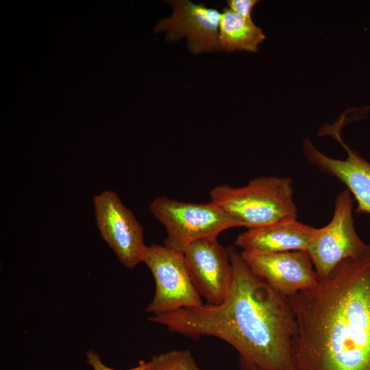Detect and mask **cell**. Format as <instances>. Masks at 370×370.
Listing matches in <instances>:
<instances>
[{
  "instance_id": "1",
  "label": "cell",
  "mask_w": 370,
  "mask_h": 370,
  "mask_svg": "<svg viewBox=\"0 0 370 370\" xmlns=\"http://www.w3.org/2000/svg\"><path fill=\"white\" fill-rule=\"evenodd\" d=\"M228 249L233 280L222 302L152 314L149 320L186 336L225 341L245 370H295L298 325L288 299L254 273L234 246Z\"/></svg>"
},
{
  "instance_id": "2",
  "label": "cell",
  "mask_w": 370,
  "mask_h": 370,
  "mask_svg": "<svg viewBox=\"0 0 370 370\" xmlns=\"http://www.w3.org/2000/svg\"><path fill=\"white\" fill-rule=\"evenodd\" d=\"M287 299L298 325L295 370H370V255L344 260Z\"/></svg>"
},
{
  "instance_id": "3",
  "label": "cell",
  "mask_w": 370,
  "mask_h": 370,
  "mask_svg": "<svg viewBox=\"0 0 370 370\" xmlns=\"http://www.w3.org/2000/svg\"><path fill=\"white\" fill-rule=\"evenodd\" d=\"M292 184L290 177H259L242 187L217 185L210 190V197L239 227L250 229L297 219Z\"/></svg>"
},
{
  "instance_id": "4",
  "label": "cell",
  "mask_w": 370,
  "mask_h": 370,
  "mask_svg": "<svg viewBox=\"0 0 370 370\" xmlns=\"http://www.w3.org/2000/svg\"><path fill=\"white\" fill-rule=\"evenodd\" d=\"M149 211L164 227V245L183 252L190 243L239 227L237 222L214 202L195 204L161 195L152 200Z\"/></svg>"
},
{
  "instance_id": "5",
  "label": "cell",
  "mask_w": 370,
  "mask_h": 370,
  "mask_svg": "<svg viewBox=\"0 0 370 370\" xmlns=\"http://www.w3.org/2000/svg\"><path fill=\"white\" fill-rule=\"evenodd\" d=\"M354 197L345 188L338 194L330 223L315 228L307 248L319 280L327 278L346 259L370 255V245L357 234L353 219Z\"/></svg>"
},
{
  "instance_id": "6",
  "label": "cell",
  "mask_w": 370,
  "mask_h": 370,
  "mask_svg": "<svg viewBox=\"0 0 370 370\" xmlns=\"http://www.w3.org/2000/svg\"><path fill=\"white\" fill-rule=\"evenodd\" d=\"M151 272L155 293L145 310L153 314L203 304L190 275L183 252L165 245L147 246L143 262Z\"/></svg>"
},
{
  "instance_id": "7",
  "label": "cell",
  "mask_w": 370,
  "mask_h": 370,
  "mask_svg": "<svg viewBox=\"0 0 370 370\" xmlns=\"http://www.w3.org/2000/svg\"><path fill=\"white\" fill-rule=\"evenodd\" d=\"M93 206L96 225L103 240L123 265L136 267L143 262L147 245L143 229L133 212L110 190L95 195Z\"/></svg>"
},
{
  "instance_id": "8",
  "label": "cell",
  "mask_w": 370,
  "mask_h": 370,
  "mask_svg": "<svg viewBox=\"0 0 370 370\" xmlns=\"http://www.w3.org/2000/svg\"><path fill=\"white\" fill-rule=\"evenodd\" d=\"M344 112L334 125H325L320 130L322 135L329 134L336 139L347 151L345 160L328 157L318 150L308 138L303 141V151L307 160L321 172L336 177L357 201L356 213L370 214V162L352 150L343 140L341 129L347 118Z\"/></svg>"
},
{
  "instance_id": "9",
  "label": "cell",
  "mask_w": 370,
  "mask_h": 370,
  "mask_svg": "<svg viewBox=\"0 0 370 370\" xmlns=\"http://www.w3.org/2000/svg\"><path fill=\"white\" fill-rule=\"evenodd\" d=\"M218 236L197 240L184 250V259L193 284L199 295L210 304L222 302L233 280L229 249Z\"/></svg>"
},
{
  "instance_id": "10",
  "label": "cell",
  "mask_w": 370,
  "mask_h": 370,
  "mask_svg": "<svg viewBox=\"0 0 370 370\" xmlns=\"http://www.w3.org/2000/svg\"><path fill=\"white\" fill-rule=\"evenodd\" d=\"M241 254L254 273L286 298L313 287L319 282L312 260L306 251L243 250Z\"/></svg>"
},
{
  "instance_id": "11",
  "label": "cell",
  "mask_w": 370,
  "mask_h": 370,
  "mask_svg": "<svg viewBox=\"0 0 370 370\" xmlns=\"http://www.w3.org/2000/svg\"><path fill=\"white\" fill-rule=\"evenodd\" d=\"M167 2L173 5V12L159 21L156 32L166 31L169 42L186 36L188 49L194 54L221 51L218 36L221 13L188 0Z\"/></svg>"
},
{
  "instance_id": "12",
  "label": "cell",
  "mask_w": 370,
  "mask_h": 370,
  "mask_svg": "<svg viewBox=\"0 0 370 370\" xmlns=\"http://www.w3.org/2000/svg\"><path fill=\"white\" fill-rule=\"evenodd\" d=\"M314 230L297 219H288L247 229L237 236L234 245L262 252L306 251Z\"/></svg>"
},
{
  "instance_id": "13",
  "label": "cell",
  "mask_w": 370,
  "mask_h": 370,
  "mask_svg": "<svg viewBox=\"0 0 370 370\" xmlns=\"http://www.w3.org/2000/svg\"><path fill=\"white\" fill-rule=\"evenodd\" d=\"M219 42L221 51L256 52L265 39L262 29L252 19H247L228 8H224L219 23Z\"/></svg>"
},
{
  "instance_id": "14",
  "label": "cell",
  "mask_w": 370,
  "mask_h": 370,
  "mask_svg": "<svg viewBox=\"0 0 370 370\" xmlns=\"http://www.w3.org/2000/svg\"><path fill=\"white\" fill-rule=\"evenodd\" d=\"M151 361V370H200L189 350H171L153 356Z\"/></svg>"
},
{
  "instance_id": "15",
  "label": "cell",
  "mask_w": 370,
  "mask_h": 370,
  "mask_svg": "<svg viewBox=\"0 0 370 370\" xmlns=\"http://www.w3.org/2000/svg\"><path fill=\"white\" fill-rule=\"evenodd\" d=\"M86 356L87 362L92 367L93 370H118L104 365L98 354L93 350H89L86 353ZM151 360L148 362L140 360L138 366L126 370H151Z\"/></svg>"
},
{
  "instance_id": "16",
  "label": "cell",
  "mask_w": 370,
  "mask_h": 370,
  "mask_svg": "<svg viewBox=\"0 0 370 370\" xmlns=\"http://www.w3.org/2000/svg\"><path fill=\"white\" fill-rule=\"evenodd\" d=\"M258 0H228V8L247 19H251V12Z\"/></svg>"
},
{
  "instance_id": "17",
  "label": "cell",
  "mask_w": 370,
  "mask_h": 370,
  "mask_svg": "<svg viewBox=\"0 0 370 370\" xmlns=\"http://www.w3.org/2000/svg\"><path fill=\"white\" fill-rule=\"evenodd\" d=\"M250 370H262V369H259V368L254 367V368H252V369H250Z\"/></svg>"
}]
</instances>
